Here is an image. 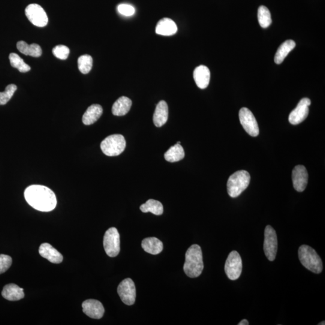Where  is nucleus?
<instances>
[{
	"label": "nucleus",
	"instance_id": "obj_13",
	"mask_svg": "<svg viewBox=\"0 0 325 325\" xmlns=\"http://www.w3.org/2000/svg\"><path fill=\"white\" fill-rule=\"evenodd\" d=\"M292 180L296 191L302 192L305 191L308 180V172L305 167L302 165L296 166L292 172Z\"/></svg>",
	"mask_w": 325,
	"mask_h": 325
},
{
	"label": "nucleus",
	"instance_id": "obj_26",
	"mask_svg": "<svg viewBox=\"0 0 325 325\" xmlns=\"http://www.w3.org/2000/svg\"><path fill=\"white\" fill-rule=\"evenodd\" d=\"M140 209L143 213L150 212L156 216L164 213V206L160 202L154 200H149L145 204L141 205Z\"/></svg>",
	"mask_w": 325,
	"mask_h": 325
},
{
	"label": "nucleus",
	"instance_id": "obj_35",
	"mask_svg": "<svg viewBox=\"0 0 325 325\" xmlns=\"http://www.w3.org/2000/svg\"><path fill=\"white\" fill-rule=\"evenodd\" d=\"M324 324H325V321H324L321 322L320 323H318V325H324Z\"/></svg>",
	"mask_w": 325,
	"mask_h": 325
},
{
	"label": "nucleus",
	"instance_id": "obj_17",
	"mask_svg": "<svg viewBox=\"0 0 325 325\" xmlns=\"http://www.w3.org/2000/svg\"><path fill=\"white\" fill-rule=\"evenodd\" d=\"M168 106L165 101H160L156 105L153 116V122L156 127H161L168 121Z\"/></svg>",
	"mask_w": 325,
	"mask_h": 325
},
{
	"label": "nucleus",
	"instance_id": "obj_29",
	"mask_svg": "<svg viewBox=\"0 0 325 325\" xmlns=\"http://www.w3.org/2000/svg\"><path fill=\"white\" fill-rule=\"evenodd\" d=\"M93 65L92 57L87 54L81 56L78 59V67L83 74H88Z\"/></svg>",
	"mask_w": 325,
	"mask_h": 325
},
{
	"label": "nucleus",
	"instance_id": "obj_7",
	"mask_svg": "<svg viewBox=\"0 0 325 325\" xmlns=\"http://www.w3.org/2000/svg\"><path fill=\"white\" fill-rule=\"evenodd\" d=\"M225 271L228 278L233 281L240 276L242 272V260L237 251H232L229 254L225 262Z\"/></svg>",
	"mask_w": 325,
	"mask_h": 325
},
{
	"label": "nucleus",
	"instance_id": "obj_19",
	"mask_svg": "<svg viewBox=\"0 0 325 325\" xmlns=\"http://www.w3.org/2000/svg\"><path fill=\"white\" fill-rule=\"evenodd\" d=\"M103 110L100 105L93 104L87 108L83 116V122L84 125L93 124L99 119L102 115Z\"/></svg>",
	"mask_w": 325,
	"mask_h": 325
},
{
	"label": "nucleus",
	"instance_id": "obj_12",
	"mask_svg": "<svg viewBox=\"0 0 325 325\" xmlns=\"http://www.w3.org/2000/svg\"><path fill=\"white\" fill-rule=\"evenodd\" d=\"M311 101L307 98L301 99L297 107L291 111L288 117L289 122L292 125L299 124L305 120L309 113V106Z\"/></svg>",
	"mask_w": 325,
	"mask_h": 325
},
{
	"label": "nucleus",
	"instance_id": "obj_27",
	"mask_svg": "<svg viewBox=\"0 0 325 325\" xmlns=\"http://www.w3.org/2000/svg\"><path fill=\"white\" fill-rule=\"evenodd\" d=\"M258 20L262 28H267L272 24L270 12L266 6H261L258 8Z\"/></svg>",
	"mask_w": 325,
	"mask_h": 325
},
{
	"label": "nucleus",
	"instance_id": "obj_33",
	"mask_svg": "<svg viewBox=\"0 0 325 325\" xmlns=\"http://www.w3.org/2000/svg\"><path fill=\"white\" fill-rule=\"evenodd\" d=\"M117 10L120 14L126 17H130L135 13V9L132 6L126 4H122L118 6Z\"/></svg>",
	"mask_w": 325,
	"mask_h": 325
},
{
	"label": "nucleus",
	"instance_id": "obj_6",
	"mask_svg": "<svg viewBox=\"0 0 325 325\" xmlns=\"http://www.w3.org/2000/svg\"><path fill=\"white\" fill-rule=\"evenodd\" d=\"M105 252L110 257H115L120 252V236L116 228H110L105 232L103 241Z\"/></svg>",
	"mask_w": 325,
	"mask_h": 325
},
{
	"label": "nucleus",
	"instance_id": "obj_11",
	"mask_svg": "<svg viewBox=\"0 0 325 325\" xmlns=\"http://www.w3.org/2000/svg\"><path fill=\"white\" fill-rule=\"evenodd\" d=\"M117 293L122 302L126 305H133L136 297V290L134 283L131 279H123L117 287Z\"/></svg>",
	"mask_w": 325,
	"mask_h": 325
},
{
	"label": "nucleus",
	"instance_id": "obj_2",
	"mask_svg": "<svg viewBox=\"0 0 325 325\" xmlns=\"http://www.w3.org/2000/svg\"><path fill=\"white\" fill-rule=\"evenodd\" d=\"M183 269L190 278H197L201 275L204 269V263L203 252L200 246L193 245L188 249Z\"/></svg>",
	"mask_w": 325,
	"mask_h": 325
},
{
	"label": "nucleus",
	"instance_id": "obj_24",
	"mask_svg": "<svg viewBox=\"0 0 325 325\" xmlns=\"http://www.w3.org/2000/svg\"><path fill=\"white\" fill-rule=\"evenodd\" d=\"M295 46H296V43L292 40L286 41L280 45L275 54V58H274L276 64H281L288 54L294 49Z\"/></svg>",
	"mask_w": 325,
	"mask_h": 325
},
{
	"label": "nucleus",
	"instance_id": "obj_1",
	"mask_svg": "<svg viewBox=\"0 0 325 325\" xmlns=\"http://www.w3.org/2000/svg\"><path fill=\"white\" fill-rule=\"evenodd\" d=\"M24 197L30 206L41 212H51L56 207V195L47 187L30 186L24 192Z\"/></svg>",
	"mask_w": 325,
	"mask_h": 325
},
{
	"label": "nucleus",
	"instance_id": "obj_25",
	"mask_svg": "<svg viewBox=\"0 0 325 325\" xmlns=\"http://www.w3.org/2000/svg\"><path fill=\"white\" fill-rule=\"evenodd\" d=\"M166 160L174 162L182 160L185 157V153L183 147L180 144L176 143L170 147V149L165 153Z\"/></svg>",
	"mask_w": 325,
	"mask_h": 325
},
{
	"label": "nucleus",
	"instance_id": "obj_8",
	"mask_svg": "<svg viewBox=\"0 0 325 325\" xmlns=\"http://www.w3.org/2000/svg\"><path fill=\"white\" fill-rule=\"evenodd\" d=\"M278 250V239L276 231L270 225H267L264 230V252L268 260H275Z\"/></svg>",
	"mask_w": 325,
	"mask_h": 325
},
{
	"label": "nucleus",
	"instance_id": "obj_21",
	"mask_svg": "<svg viewBox=\"0 0 325 325\" xmlns=\"http://www.w3.org/2000/svg\"><path fill=\"white\" fill-rule=\"evenodd\" d=\"M141 247L144 251L152 255L159 254L164 249L161 241L156 237H148L143 239L141 242Z\"/></svg>",
	"mask_w": 325,
	"mask_h": 325
},
{
	"label": "nucleus",
	"instance_id": "obj_31",
	"mask_svg": "<svg viewBox=\"0 0 325 325\" xmlns=\"http://www.w3.org/2000/svg\"><path fill=\"white\" fill-rule=\"evenodd\" d=\"M69 53H70V50L65 45H57L53 49L54 56L61 60L67 59Z\"/></svg>",
	"mask_w": 325,
	"mask_h": 325
},
{
	"label": "nucleus",
	"instance_id": "obj_10",
	"mask_svg": "<svg viewBox=\"0 0 325 325\" xmlns=\"http://www.w3.org/2000/svg\"><path fill=\"white\" fill-rule=\"evenodd\" d=\"M239 119L244 129L252 137H256L259 134V127L257 120L248 108H241L239 111Z\"/></svg>",
	"mask_w": 325,
	"mask_h": 325
},
{
	"label": "nucleus",
	"instance_id": "obj_16",
	"mask_svg": "<svg viewBox=\"0 0 325 325\" xmlns=\"http://www.w3.org/2000/svg\"><path fill=\"white\" fill-rule=\"evenodd\" d=\"M194 78L199 88L204 89L209 86L210 80V71L207 66L200 65L196 68Z\"/></svg>",
	"mask_w": 325,
	"mask_h": 325
},
{
	"label": "nucleus",
	"instance_id": "obj_9",
	"mask_svg": "<svg viewBox=\"0 0 325 325\" xmlns=\"http://www.w3.org/2000/svg\"><path fill=\"white\" fill-rule=\"evenodd\" d=\"M25 13L27 18L33 25L39 27L47 25V15L41 6L37 4L30 5L26 8Z\"/></svg>",
	"mask_w": 325,
	"mask_h": 325
},
{
	"label": "nucleus",
	"instance_id": "obj_20",
	"mask_svg": "<svg viewBox=\"0 0 325 325\" xmlns=\"http://www.w3.org/2000/svg\"><path fill=\"white\" fill-rule=\"evenodd\" d=\"M2 296L8 300L17 301L24 298V293L23 289L19 286L15 284H9L3 288Z\"/></svg>",
	"mask_w": 325,
	"mask_h": 325
},
{
	"label": "nucleus",
	"instance_id": "obj_15",
	"mask_svg": "<svg viewBox=\"0 0 325 325\" xmlns=\"http://www.w3.org/2000/svg\"><path fill=\"white\" fill-rule=\"evenodd\" d=\"M39 254L41 257L46 258L51 263L59 264L63 261V256L49 243L42 244L39 247Z\"/></svg>",
	"mask_w": 325,
	"mask_h": 325
},
{
	"label": "nucleus",
	"instance_id": "obj_36",
	"mask_svg": "<svg viewBox=\"0 0 325 325\" xmlns=\"http://www.w3.org/2000/svg\"><path fill=\"white\" fill-rule=\"evenodd\" d=\"M177 143L180 144V141H178V142Z\"/></svg>",
	"mask_w": 325,
	"mask_h": 325
},
{
	"label": "nucleus",
	"instance_id": "obj_4",
	"mask_svg": "<svg viewBox=\"0 0 325 325\" xmlns=\"http://www.w3.org/2000/svg\"><path fill=\"white\" fill-rule=\"evenodd\" d=\"M251 176L246 171L236 172L229 178L227 191L231 198H237L248 188Z\"/></svg>",
	"mask_w": 325,
	"mask_h": 325
},
{
	"label": "nucleus",
	"instance_id": "obj_14",
	"mask_svg": "<svg viewBox=\"0 0 325 325\" xmlns=\"http://www.w3.org/2000/svg\"><path fill=\"white\" fill-rule=\"evenodd\" d=\"M83 311L89 317L100 319L103 317L104 308L99 301L95 299H88L82 303Z\"/></svg>",
	"mask_w": 325,
	"mask_h": 325
},
{
	"label": "nucleus",
	"instance_id": "obj_22",
	"mask_svg": "<svg viewBox=\"0 0 325 325\" xmlns=\"http://www.w3.org/2000/svg\"><path fill=\"white\" fill-rule=\"evenodd\" d=\"M132 105L130 99L126 96H121L114 102L112 107V113L114 116H124L129 112Z\"/></svg>",
	"mask_w": 325,
	"mask_h": 325
},
{
	"label": "nucleus",
	"instance_id": "obj_30",
	"mask_svg": "<svg viewBox=\"0 0 325 325\" xmlns=\"http://www.w3.org/2000/svg\"><path fill=\"white\" fill-rule=\"evenodd\" d=\"M17 90V86L14 84H9L6 87L5 92H0V105L7 104Z\"/></svg>",
	"mask_w": 325,
	"mask_h": 325
},
{
	"label": "nucleus",
	"instance_id": "obj_3",
	"mask_svg": "<svg viewBox=\"0 0 325 325\" xmlns=\"http://www.w3.org/2000/svg\"><path fill=\"white\" fill-rule=\"evenodd\" d=\"M300 263L307 269L315 273H320L323 270V263L314 249L307 245H302L298 251Z\"/></svg>",
	"mask_w": 325,
	"mask_h": 325
},
{
	"label": "nucleus",
	"instance_id": "obj_23",
	"mask_svg": "<svg viewBox=\"0 0 325 325\" xmlns=\"http://www.w3.org/2000/svg\"><path fill=\"white\" fill-rule=\"evenodd\" d=\"M17 47L20 53L26 56L39 57L42 55V49L38 44L29 45L26 42L21 41L18 42Z\"/></svg>",
	"mask_w": 325,
	"mask_h": 325
},
{
	"label": "nucleus",
	"instance_id": "obj_18",
	"mask_svg": "<svg viewBox=\"0 0 325 325\" xmlns=\"http://www.w3.org/2000/svg\"><path fill=\"white\" fill-rule=\"evenodd\" d=\"M178 27L174 21L170 18H165L159 20L156 24V34L162 36H172L177 32Z\"/></svg>",
	"mask_w": 325,
	"mask_h": 325
},
{
	"label": "nucleus",
	"instance_id": "obj_5",
	"mask_svg": "<svg viewBox=\"0 0 325 325\" xmlns=\"http://www.w3.org/2000/svg\"><path fill=\"white\" fill-rule=\"evenodd\" d=\"M126 147V141L121 134L109 135L102 141L101 149L105 155L117 156L123 152Z\"/></svg>",
	"mask_w": 325,
	"mask_h": 325
},
{
	"label": "nucleus",
	"instance_id": "obj_32",
	"mask_svg": "<svg viewBox=\"0 0 325 325\" xmlns=\"http://www.w3.org/2000/svg\"><path fill=\"white\" fill-rule=\"evenodd\" d=\"M12 259L10 256L0 254V274L5 273L11 266Z\"/></svg>",
	"mask_w": 325,
	"mask_h": 325
},
{
	"label": "nucleus",
	"instance_id": "obj_28",
	"mask_svg": "<svg viewBox=\"0 0 325 325\" xmlns=\"http://www.w3.org/2000/svg\"><path fill=\"white\" fill-rule=\"evenodd\" d=\"M9 60H10L12 67L18 69L20 72H23V73L29 72L31 69L30 66L24 62L23 59L16 53L10 54Z\"/></svg>",
	"mask_w": 325,
	"mask_h": 325
},
{
	"label": "nucleus",
	"instance_id": "obj_34",
	"mask_svg": "<svg viewBox=\"0 0 325 325\" xmlns=\"http://www.w3.org/2000/svg\"><path fill=\"white\" fill-rule=\"evenodd\" d=\"M249 321L246 320V319H243L242 321L240 322V323L238 324L239 325H248Z\"/></svg>",
	"mask_w": 325,
	"mask_h": 325
}]
</instances>
